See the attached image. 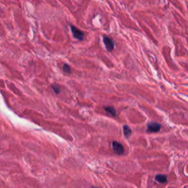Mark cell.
Segmentation results:
<instances>
[{
	"instance_id": "1",
	"label": "cell",
	"mask_w": 188,
	"mask_h": 188,
	"mask_svg": "<svg viewBox=\"0 0 188 188\" xmlns=\"http://www.w3.org/2000/svg\"><path fill=\"white\" fill-rule=\"evenodd\" d=\"M103 41L105 45L107 50L108 51H112L115 48V43L112 38H109L108 36L104 35L103 36Z\"/></svg>"
},
{
	"instance_id": "2",
	"label": "cell",
	"mask_w": 188,
	"mask_h": 188,
	"mask_svg": "<svg viewBox=\"0 0 188 188\" xmlns=\"http://www.w3.org/2000/svg\"><path fill=\"white\" fill-rule=\"evenodd\" d=\"M112 147H113L114 152L118 155H122L124 154V148L120 143L117 141H113L112 143Z\"/></svg>"
},
{
	"instance_id": "3",
	"label": "cell",
	"mask_w": 188,
	"mask_h": 188,
	"mask_svg": "<svg viewBox=\"0 0 188 188\" xmlns=\"http://www.w3.org/2000/svg\"><path fill=\"white\" fill-rule=\"evenodd\" d=\"M71 29L72 34H73L74 38H77L79 41H82L84 39V33H82V31H81L80 29H79L73 25H71Z\"/></svg>"
},
{
	"instance_id": "4",
	"label": "cell",
	"mask_w": 188,
	"mask_h": 188,
	"mask_svg": "<svg viewBox=\"0 0 188 188\" xmlns=\"http://www.w3.org/2000/svg\"><path fill=\"white\" fill-rule=\"evenodd\" d=\"M161 129V125L156 122H151L147 126V131L149 132H157Z\"/></svg>"
},
{
	"instance_id": "5",
	"label": "cell",
	"mask_w": 188,
	"mask_h": 188,
	"mask_svg": "<svg viewBox=\"0 0 188 188\" xmlns=\"http://www.w3.org/2000/svg\"><path fill=\"white\" fill-rule=\"evenodd\" d=\"M104 111L106 112L107 114H108L110 116H116V110L113 107H104Z\"/></svg>"
},
{
	"instance_id": "6",
	"label": "cell",
	"mask_w": 188,
	"mask_h": 188,
	"mask_svg": "<svg viewBox=\"0 0 188 188\" xmlns=\"http://www.w3.org/2000/svg\"><path fill=\"white\" fill-rule=\"evenodd\" d=\"M155 180L159 183H165L168 179H167V176L164 174H158L155 177Z\"/></svg>"
},
{
	"instance_id": "7",
	"label": "cell",
	"mask_w": 188,
	"mask_h": 188,
	"mask_svg": "<svg viewBox=\"0 0 188 188\" xmlns=\"http://www.w3.org/2000/svg\"><path fill=\"white\" fill-rule=\"evenodd\" d=\"M123 129L125 137H127V138L129 137L130 135H132V129H131V128L129 126H127V125H124L123 127Z\"/></svg>"
},
{
	"instance_id": "8",
	"label": "cell",
	"mask_w": 188,
	"mask_h": 188,
	"mask_svg": "<svg viewBox=\"0 0 188 188\" xmlns=\"http://www.w3.org/2000/svg\"><path fill=\"white\" fill-rule=\"evenodd\" d=\"M51 87H52V90L55 91V93L58 94L60 92V87L58 85H56V84L52 85H51Z\"/></svg>"
},
{
	"instance_id": "9",
	"label": "cell",
	"mask_w": 188,
	"mask_h": 188,
	"mask_svg": "<svg viewBox=\"0 0 188 188\" xmlns=\"http://www.w3.org/2000/svg\"><path fill=\"white\" fill-rule=\"evenodd\" d=\"M63 69L64 72H65L67 74H70L71 73V68L67 64H64L63 66Z\"/></svg>"
}]
</instances>
